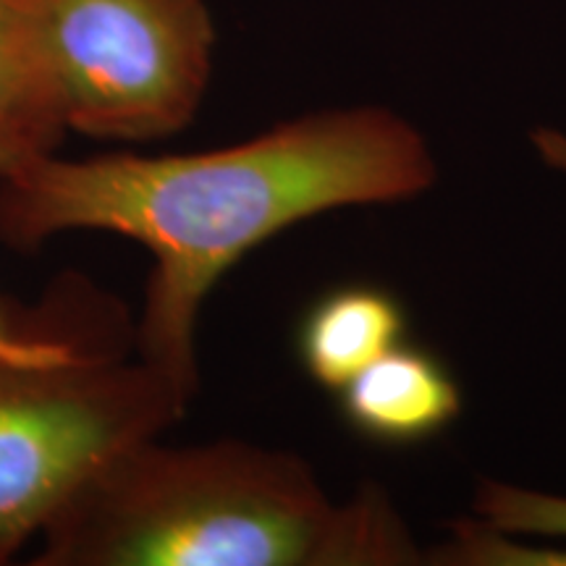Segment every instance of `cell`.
I'll return each instance as SVG.
<instances>
[{
    "instance_id": "1",
    "label": "cell",
    "mask_w": 566,
    "mask_h": 566,
    "mask_svg": "<svg viewBox=\"0 0 566 566\" xmlns=\"http://www.w3.org/2000/svg\"><path fill=\"white\" fill-rule=\"evenodd\" d=\"M438 184L424 134L386 105L304 113L205 153L40 155L0 174V242L30 250L108 231L153 254L137 354L192 401L197 323L218 281L260 244L342 208L412 202Z\"/></svg>"
},
{
    "instance_id": "2",
    "label": "cell",
    "mask_w": 566,
    "mask_h": 566,
    "mask_svg": "<svg viewBox=\"0 0 566 566\" xmlns=\"http://www.w3.org/2000/svg\"><path fill=\"white\" fill-rule=\"evenodd\" d=\"M34 541V566L424 564L384 488L334 501L302 457L231 438L129 446Z\"/></svg>"
},
{
    "instance_id": "3",
    "label": "cell",
    "mask_w": 566,
    "mask_h": 566,
    "mask_svg": "<svg viewBox=\"0 0 566 566\" xmlns=\"http://www.w3.org/2000/svg\"><path fill=\"white\" fill-rule=\"evenodd\" d=\"M113 331L45 359L0 363V554L30 546L69 495L129 446L179 422L189 399Z\"/></svg>"
},
{
    "instance_id": "4",
    "label": "cell",
    "mask_w": 566,
    "mask_h": 566,
    "mask_svg": "<svg viewBox=\"0 0 566 566\" xmlns=\"http://www.w3.org/2000/svg\"><path fill=\"white\" fill-rule=\"evenodd\" d=\"M38 48L69 132L150 142L195 122L216 59L205 0H6Z\"/></svg>"
},
{
    "instance_id": "5",
    "label": "cell",
    "mask_w": 566,
    "mask_h": 566,
    "mask_svg": "<svg viewBox=\"0 0 566 566\" xmlns=\"http://www.w3.org/2000/svg\"><path fill=\"white\" fill-rule=\"evenodd\" d=\"M336 396L354 433L386 449L433 441L464 409L451 367L436 352L407 342L380 354Z\"/></svg>"
},
{
    "instance_id": "6",
    "label": "cell",
    "mask_w": 566,
    "mask_h": 566,
    "mask_svg": "<svg viewBox=\"0 0 566 566\" xmlns=\"http://www.w3.org/2000/svg\"><path fill=\"white\" fill-rule=\"evenodd\" d=\"M407 310L399 296L375 283L331 289L300 323L296 354L310 380L338 394L407 336Z\"/></svg>"
},
{
    "instance_id": "7",
    "label": "cell",
    "mask_w": 566,
    "mask_h": 566,
    "mask_svg": "<svg viewBox=\"0 0 566 566\" xmlns=\"http://www.w3.org/2000/svg\"><path fill=\"white\" fill-rule=\"evenodd\" d=\"M66 132L59 95L30 32L0 0V142L17 166L55 153Z\"/></svg>"
},
{
    "instance_id": "8",
    "label": "cell",
    "mask_w": 566,
    "mask_h": 566,
    "mask_svg": "<svg viewBox=\"0 0 566 566\" xmlns=\"http://www.w3.org/2000/svg\"><path fill=\"white\" fill-rule=\"evenodd\" d=\"M472 514L485 525L520 537H566V495L483 478Z\"/></svg>"
},
{
    "instance_id": "9",
    "label": "cell",
    "mask_w": 566,
    "mask_h": 566,
    "mask_svg": "<svg viewBox=\"0 0 566 566\" xmlns=\"http://www.w3.org/2000/svg\"><path fill=\"white\" fill-rule=\"evenodd\" d=\"M424 564L491 566V564H562L566 551L525 546V537L509 535L478 520L475 514L449 525V541L433 551H424Z\"/></svg>"
},
{
    "instance_id": "10",
    "label": "cell",
    "mask_w": 566,
    "mask_h": 566,
    "mask_svg": "<svg viewBox=\"0 0 566 566\" xmlns=\"http://www.w3.org/2000/svg\"><path fill=\"white\" fill-rule=\"evenodd\" d=\"M527 142L533 147L535 158L551 171L566 179V132L556 126H535L527 132Z\"/></svg>"
},
{
    "instance_id": "11",
    "label": "cell",
    "mask_w": 566,
    "mask_h": 566,
    "mask_svg": "<svg viewBox=\"0 0 566 566\" xmlns=\"http://www.w3.org/2000/svg\"><path fill=\"white\" fill-rule=\"evenodd\" d=\"M11 166H13L11 155H9V150H6V147H3V142H0V174H3V171H9Z\"/></svg>"
},
{
    "instance_id": "12",
    "label": "cell",
    "mask_w": 566,
    "mask_h": 566,
    "mask_svg": "<svg viewBox=\"0 0 566 566\" xmlns=\"http://www.w3.org/2000/svg\"><path fill=\"white\" fill-rule=\"evenodd\" d=\"M6 562H9V558H6L3 554H0V564H6Z\"/></svg>"
}]
</instances>
